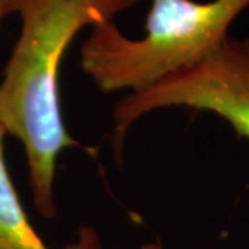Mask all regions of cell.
Instances as JSON below:
<instances>
[{"instance_id": "cell-2", "label": "cell", "mask_w": 249, "mask_h": 249, "mask_svg": "<svg viewBox=\"0 0 249 249\" xmlns=\"http://www.w3.org/2000/svg\"><path fill=\"white\" fill-rule=\"evenodd\" d=\"M249 0H151L145 35L98 22L80 47V68L104 93L140 91L201 60L229 36Z\"/></svg>"}, {"instance_id": "cell-5", "label": "cell", "mask_w": 249, "mask_h": 249, "mask_svg": "<svg viewBox=\"0 0 249 249\" xmlns=\"http://www.w3.org/2000/svg\"><path fill=\"white\" fill-rule=\"evenodd\" d=\"M21 0H0V21L11 13H17Z\"/></svg>"}, {"instance_id": "cell-3", "label": "cell", "mask_w": 249, "mask_h": 249, "mask_svg": "<svg viewBox=\"0 0 249 249\" xmlns=\"http://www.w3.org/2000/svg\"><path fill=\"white\" fill-rule=\"evenodd\" d=\"M168 107L216 114L249 140V37L227 36L201 60L147 89L130 91L114 108L112 145L119 155L124 136L142 115Z\"/></svg>"}, {"instance_id": "cell-6", "label": "cell", "mask_w": 249, "mask_h": 249, "mask_svg": "<svg viewBox=\"0 0 249 249\" xmlns=\"http://www.w3.org/2000/svg\"><path fill=\"white\" fill-rule=\"evenodd\" d=\"M132 249H162V245L160 242H145V244H142V245Z\"/></svg>"}, {"instance_id": "cell-4", "label": "cell", "mask_w": 249, "mask_h": 249, "mask_svg": "<svg viewBox=\"0 0 249 249\" xmlns=\"http://www.w3.org/2000/svg\"><path fill=\"white\" fill-rule=\"evenodd\" d=\"M4 136L0 126V249H50L31 226L10 180L3 150ZM64 249H101V242L94 229L82 227L76 241Z\"/></svg>"}, {"instance_id": "cell-1", "label": "cell", "mask_w": 249, "mask_h": 249, "mask_svg": "<svg viewBox=\"0 0 249 249\" xmlns=\"http://www.w3.org/2000/svg\"><path fill=\"white\" fill-rule=\"evenodd\" d=\"M140 0H21V32L0 82V126L22 142L37 212L54 217V176L62 150L79 145L60 104V70L85 27L112 21Z\"/></svg>"}]
</instances>
